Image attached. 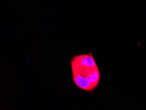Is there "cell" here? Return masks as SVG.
<instances>
[{
    "label": "cell",
    "instance_id": "1",
    "mask_svg": "<svg viewBox=\"0 0 146 110\" xmlns=\"http://www.w3.org/2000/svg\"><path fill=\"white\" fill-rule=\"evenodd\" d=\"M70 63L73 81L77 87L88 92L96 88L100 73L92 52L73 56Z\"/></svg>",
    "mask_w": 146,
    "mask_h": 110
}]
</instances>
